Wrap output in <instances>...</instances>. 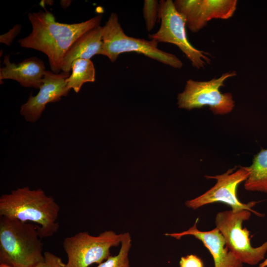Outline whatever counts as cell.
<instances>
[{
	"label": "cell",
	"instance_id": "6da1fadb",
	"mask_svg": "<svg viewBox=\"0 0 267 267\" xmlns=\"http://www.w3.org/2000/svg\"><path fill=\"white\" fill-rule=\"evenodd\" d=\"M32 30L26 37L19 40L23 47L40 51L48 57L52 72L59 74L64 56L74 42L87 31L100 26L102 15L74 24L59 23L49 11L40 10L28 14Z\"/></svg>",
	"mask_w": 267,
	"mask_h": 267
},
{
	"label": "cell",
	"instance_id": "7a4b0ae2",
	"mask_svg": "<svg viewBox=\"0 0 267 267\" xmlns=\"http://www.w3.org/2000/svg\"><path fill=\"white\" fill-rule=\"evenodd\" d=\"M60 207L40 188H18L0 197V217L35 223L41 239L51 237L59 228Z\"/></svg>",
	"mask_w": 267,
	"mask_h": 267
},
{
	"label": "cell",
	"instance_id": "3957f363",
	"mask_svg": "<svg viewBox=\"0 0 267 267\" xmlns=\"http://www.w3.org/2000/svg\"><path fill=\"white\" fill-rule=\"evenodd\" d=\"M38 227L31 222L0 217V264L31 267L44 261Z\"/></svg>",
	"mask_w": 267,
	"mask_h": 267
},
{
	"label": "cell",
	"instance_id": "277c9868",
	"mask_svg": "<svg viewBox=\"0 0 267 267\" xmlns=\"http://www.w3.org/2000/svg\"><path fill=\"white\" fill-rule=\"evenodd\" d=\"M103 45L101 55L114 62L120 54L135 52L176 69H180L182 61L175 55L158 47V43L127 36L119 21L117 14L110 15L102 30Z\"/></svg>",
	"mask_w": 267,
	"mask_h": 267
},
{
	"label": "cell",
	"instance_id": "5b68a950",
	"mask_svg": "<svg viewBox=\"0 0 267 267\" xmlns=\"http://www.w3.org/2000/svg\"><path fill=\"white\" fill-rule=\"evenodd\" d=\"M252 212L247 210L225 211L217 214L216 227L223 237L226 245L243 263L254 266L265 259L267 241L257 247L251 245L250 231L242 227Z\"/></svg>",
	"mask_w": 267,
	"mask_h": 267
},
{
	"label": "cell",
	"instance_id": "8992f818",
	"mask_svg": "<svg viewBox=\"0 0 267 267\" xmlns=\"http://www.w3.org/2000/svg\"><path fill=\"white\" fill-rule=\"evenodd\" d=\"M235 71L223 73L219 78L207 81L189 79L186 81L183 91L178 94V105L179 108L192 110L208 106L213 114L225 115L231 112L235 102L231 93H222L220 88L224 82L236 76Z\"/></svg>",
	"mask_w": 267,
	"mask_h": 267
},
{
	"label": "cell",
	"instance_id": "52a82bcc",
	"mask_svg": "<svg viewBox=\"0 0 267 267\" xmlns=\"http://www.w3.org/2000/svg\"><path fill=\"white\" fill-rule=\"evenodd\" d=\"M124 237V233L117 234L112 230L105 231L98 236L79 232L66 237L63 246L68 258L66 267L100 264L110 256L111 248L118 246Z\"/></svg>",
	"mask_w": 267,
	"mask_h": 267
},
{
	"label": "cell",
	"instance_id": "ba28073f",
	"mask_svg": "<svg viewBox=\"0 0 267 267\" xmlns=\"http://www.w3.org/2000/svg\"><path fill=\"white\" fill-rule=\"evenodd\" d=\"M159 20L161 25L158 30L148 35L150 40L176 45L191 62L192 66L198 69L204 68L210 63V54L197 49L188 40L185 21L176 9L173 0L160 1Z\"/></svg>",
	"mask_w": 267,
	"mask_h": 267
},
{
	"label": "cell",
	"instance_id": "9c48e42d",
	"mask_svg": "<svg viewBox=\"0 0 267 267\" xmlns=\"http://www.w3.org/2000/svg\"><path fill=\"white\" fill-rule=\"evenodd\" d=\"M234 170V168L230 169L221 175L205 176L207 178L216 179V184L202 195L186 201L185 205L189 208L196 210L207 204L221 202L229 206L231 210H247L261 216V214L252 209L256 202L243 203L239 201L237 195L238 186L245 181L249 176L248 167H241L237 170Z\"/></svg>",
	"mask_w": 267,
	"mask_h": 267
},
{
	"label": "cell",
	"instance_id": "30bf717a",
	"mask_svg": "<svg viewBox=\"0 0 267 267\" xmlns=\"http://www.w3.org/2000/svg\"><path fill=\"white\" fill-rule=\"evenodd\" d=\"M177 11L184 18L186 25L196 33L213 19H228L237 7L236 0H176Z\"/></svg>",
	"mask_w": 267,
	"mask_h": 267
},
{
	"label": "cell",
	"instance_id": "8fae6325",
	"mask_svg": "<svg viewBox=\"0 0 267 267\" xmlns=\"http://www.w3.org/2000/svg\"><path fill=\"white\" fill-rule=\"evenodd\" d=\"M70 73L56 74L45 71L39 92L35 96L30 95L27 101L21 107L20 114L27 121L36 122L41 116L46 105L58 102L66 96L71 90L67 87L66 79Z\"/></svg>",
	"mask_w": 267,
	"mask_h": 267
},
{
	"label": "cell",
	"instance_id": "7c38bea8",
	"mask_svg": "<svg viewBox=\"0 0 267 267\" xmlns=\"http://www.w3.org/2000/svg\"><path fill=\"white\" fill-rule=\"evenodd\" d=\"M198 218L192 226L179 233H165L177 239L185 235H192L201 241L211 253L214 267H243V264L229 250L225 240L216 227L209 231L199 230L197 226Z\"/></svg>",
	"mask_w": 267,
	"mask_h": 267
},
{
	"label": "cell",
	"instance_id": "4fadbf2b",
	"mask_svg": "<svg viewBox=\"0 0 267 267\" xmlns=\"http://www.w3.org/2000/svg\"><path fill=\"white\" fill-rule=\"evenodd\" d=\"M5 65L0 69V80L10 79L18 82L24 87L40 89L45 72L43 60L37 57L25 59L18 64L11 63L9 57L5 55Z\"/></svg>",
	"mask_w": 267,
	"mask_h": 267
},
{
	"label": "cell",
	"instance_id": "5bb4252c",
	"mask_svg": "<svg viewBox=\"0 0 267 267\" xmlns=\"http://www.w3.org/2000/svg\"><path fill=\"white\" fill-rule=\"evenodd\" d=\"M102 30L103 26L96 27L74 42L64 56L61 65L62 72L69 73L72 63L77 59L90 60L94 55L101 54Z\"/></svg>",
	"mask_w": 267,
	"mask_h": 267
},
{
	"label": "cell",
	"instance_id": "9a60e30c",
	"mask_svg": "<svg viewBox=\"0 0 267 267\" xmlns=\"http://www.w3.org/2000/svg\"><path fill=\"white\" fill-rule=\"evenodd\" d=\"M248 168L249 175L245 181V189L267 193V149H262L257 154Z\"/></svg>",
	"mask_w": 267,
	"mask_h": 267
},
{
	"label": "cell",
	"instance_id": "2e32d148",
	"mask_svg": "<svg viewBox=\"0 0 267 267\" xmlns=\"http://www.w3.org/2000/svg\"><path fill=\"white\" fill-rule=\"evenodd\" d=\"M72 73L66 79L69 89H73L78 93L83 85L87 82H94L95 71L90 60L77 59L71 65Z\"/></svg>",
	"mask_w": 267,
	"mask_h": 267
},
{
	"label": "cell",
	"instance_id": "e0dca14e",
	"mask_svg": "<svg viewBox=\"0 0 267 267\" xmlns=\"http://www.w3.org/2000/svg\"><path fill=\"white\" fill-rule=\"evenodd\" d=\"M131 241L130 233H125L118 254L114 256H110L96 267H130L128 254L131 247Z\"/></svg>",
	"mask_w": 267,
	"mask_h": 267
},
{
	"label": "cell",
	"instance_id": "ac0fdd59",
	"mask_svg": "<svg viewBox=\"0 0 267 267\" xmlns=\"http://www.w3.org/2000/svg\"><path fill=\"white\" fill-rule=\"evenodd\" d=\"M160 1L157 0H145L143 2V15L146 28L150 32L159 20Z\"/></svg>",
	"mask_w": 267,
	"mask_h": 267
},
{
	"label": "cell",
	"instance_id": "d6986e66",
	"mask_svg": "<svg viewBox=\"0 0 267 267\" xmlns=\"http://www.w3.org/2000/svg\"><path fill=\"white\" fill-rule=\"evenodd\" d=\"M44 261L31 267H66V265L58 256L50 252H44ZM0 267H10L0 264Z\"/></svg>",
	"mask_w": 267,
	"mask_h": 267
},
{
	"label": "cell",
	"instance_id": "ffe728a7",
	"mask_svg": "<svg viewBox=\"0 0 267 267\" xmlns=\"http://www.w3.org/2000/svg\"><path fill=\"white\" fill-rule=\"evenodd\" d=\"M180 267H204L203 262L195 255L182 257L179 261Z\"/></svg>",
	"mask_w": 267,
	"mask_h": 267
},
{
	"label": "cell",
	"instance_id": "44dd1931",
	"mask_svg": "<svg viewBox=\"0 0 267 267\" xmlns=\"http://www.w3.org/2000/svg\"><path fill=\"white\" fill-rule=\"evenodd\" d=\"M22 26L20 24H16L9 30L8 32L0 36V43H3L8 46L11 45L14 39L19 34Z\"/></svg>",
	"mask_w": 267,
	"mask_h": 267
},
{
	"label": "cell",
	"instance_id": "7402d4cb",
	"mask_svg": "<svg viewBox=\"0 0 267 267\" xmlns=\"http://www.w3.org/2000/svg\"><path fill=\"white\" fill-rule=\"evenodd\" d=\"M259 267H267V258L260 264Z\"/></svg>",
	"mask_w": 267,
	"mask_h": 267
}]
</instances>
